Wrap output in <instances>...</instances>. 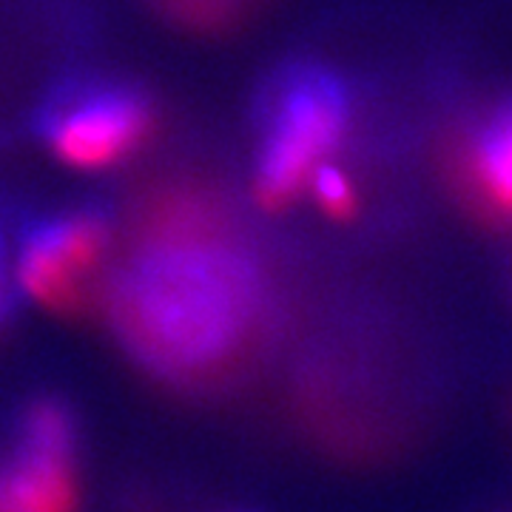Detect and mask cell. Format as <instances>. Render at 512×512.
<instances>
[{
	"instance_id": "obj_7",
	"label": "cell",
	"mask_w": 512,
	"mask_h": 512,
	"mask_svg": "<svg viewBox=\"0 0 512 512\" xmlns=\"http://www.w3.org/2000/svg\"><path fill=\"white\" fill-rule=\"evenodd\" d=\"M308 194H311L319 211L330 217V220H353L362 208L359 191L348 177L345 168L328 160L313 171L311 183H308Z\"/></svg>"
},
{
	"instance_id": "obj_5",
	"label": "cell",
	"mask_w": 512,
	"mask_h": 512,
	"mask_svg": "<svg viewBox=\"0 0 512 512\" xmlns=\"http://www.w3.org/2000/svg\"><path fill=\"white\" fill-rule=\"evenodd\" d=\"M456 191L478 220L512 225V92L501 94L461 128Z\"/></svg>"
},
{
	"instance_id": "obj_2",
	"label": "cell",
	"mask_w": 512,
	"mask_h": 512,
	"mask_svg": "<svg viewBox=\"0 0 512 512\" xmlns=\"http://www.w3.org/2000/svg\"><path fill=\"white\" fill-rule=\"evenodd\" d=\"M251 120L254 200L265 211H285L308 194L313 171L345 143L353 123V89L325 60L291 57L259 83Z\"/></svg>"
},
{
	"instance_id": "obj_3",
	"label": "cell",
	"mask_w": 512,
	"mask_h": 512,
	"mask_svg": "<svg viewBox=\"0 0 512 512\" xmlns=\"http://www.w3.org/2000/svg\"><path fill=\"white\" fill-rule=\"evenodd\" d=\"M29 123L66 165L106 171L148 146L160 126V109L140 80L83 69L55 77Z\"/></svg>"
},
{
	"instance_id": "obj_6",
	"label": "cell",
	"mask_w": 512,
	"mask_h": 512,
	"mask_svg": "<svg viewBox=\"0 0 512 512\" xmlns=\"http://www.w3.org/2000/svg\"><path fill=\"white\" fill-rule=\"evenodd\" d=\"M77 453L20 441L0 464V512H77Z\"/></svg>"
},
{
	"instance_id": "obj_4",
	"label": "cell",
	"mask_w": 512,
	"mask_h": 512,
	"mask_svg": "<svg viewBox=\"0 0 512 512\" xmlns=\"http://www.w3.org/2000/svg\"><path fill=\"white\" fill-rule=\"evenodd\" d=\"M114 242L109 205L86 202L80 208L20 225L18 282L43 308L77 313L86 302Z\"/></svg>"
},
{
	"instance_id": "obj_8",
	"label": "cell",
	"mask_w": 512,
	"mask_h": 512,
	"mask_svg": "<svg viewBox=\"0 0 512 512\" xmlns=\"http://www.w3.org/2000/svg\"><path fill=\"white\" fill-rule=\"evenodd\" d=\"M165 18L191 29H222L239 15L242 0H151Z\"/></svg>"
},
{
	"instance_id": "obj_9",
	"label": "cell",
	"mask_w": 512,
	"mask_h": 512,
	"mask_svg": "<svg viewBox=\"0 0 512 512\" xmlns=\"http://www.w3.org/2000/svg\"><path fill=\"white\" fill-rule=\"evenodd\" d=\"M15 305V291L9 282V268H6V239H3V222H0V322L9 316Z\"/></svg>"
},
{
	"instance_id": "obj_1",
	"label": "cell",
	"mask_w": 512,
	"mask_h": 512,
	"mask_svg": "<svg viewBox=\"0 0 512 512\" xmlns=\"http://www.w3.org/2000/svg\"><path fill=\"white\" fill-rule=\"evenodd\" d=\"M114 316L165 367H205L248 339L265 302L251 245L200 191H165L114 279Z\"/></svg>"
}]
</instances>
